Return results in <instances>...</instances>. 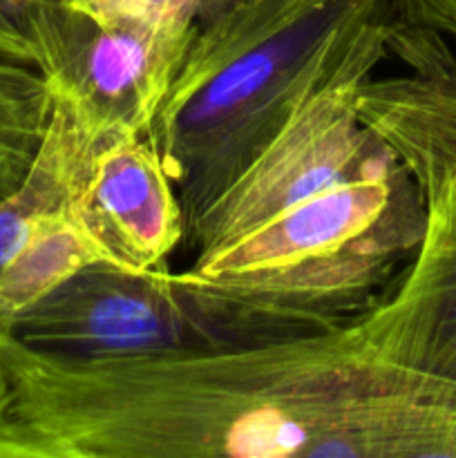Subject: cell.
Instances as JSON below:
<instances>
[{"label":"cell","instance_id":"1","mask_svg":"<svg viewBox=\"0 0 456 458\" xmlns=\"http://www.w3.org/2000/svg\"><path fill=\"white\" fill-rule=\"evenodd\" d=\"M3 458H456V387L322 334L65 358L0 334Z\"/></svg>","mask_w":456,"mask_h":458},{"label":"cell","instance_id":"2","mask_svg":"<svg viewBox=\"0 0 456 458\" xmlns=\"http://www.w3.org/2000/svg\"><path fill=\"white\" fill-rule=\"evenodd\" d=\"M427 222L402 164L338 183L192 259L174 282L219 344L351 325L392 291Z\"/></svg>","mask_w":456,"mask_h":458},{"label":"cell","instance_id":"3","mask_svg":"<svg viewBox=\"0 0 456 458\" xmlns=\"http://www.w3.org/2000/svg\"><path fill=\"white\" fill-rule=\"evenodd\" d=\"M389 18L387 0H226L197 22L148 132L186 228Z\"/></svg>","mask_w":456,"mask_h":458},{"label":"cell","instance_id":"4","mask_svg":"<svg viewBox=\"0 0 456 458\" xmlns=\"http://www.w3.org/2000/svg\"><path fill=\"white\" fill-rule=\"evenodd\" d=\"M387 56V34L313 89L275 137L186 228L195 258L338 183L393 168L398 157L360 119L358 89Z\"/></svg>","mask_w":456,"mask_h":458},{"label":"cell","instance_id":"5","mask_svg":"<svg viewBox=\"0 0 456 458\" xmlns=\"http://www.w3.org/2000/svg\"><path fill=\"white\" fill-rule=\"evenodd\" d=\"M12 334L40 352L83 360L222 347L168 264L148 271L88 264L27 309Z\"/></svg>","mask_w":456,"mask_h":458},{"label":"cell","instance_id":"6","mask_svg":"<svg viewBox=\"0 0 456 458\" xmlns=\"http://www.w3.org/2000/svg\"><path fill=\"white\" fill-rule=\"evenodd\" d=\"M195 27L168 21L98 25L58 4L40 72L54 98L97 137L148 134Z\"/></svg>","mask_w":456,"mask_h":458},{"label":"cell","instance_id":"7","mask_svg":"<svg viewBox=\"0 0 456 458\" xmlns=\"http://www.w3.org/2000/svg\"><path fill=\"white\" fill-rule=\"evenodd\" d=\"M67 206L103 262L128 271L165 264L186 237L173 177L148 134L101 139L89 150Z\"/></svg>","mask_w":456,"mask_h":458},{"label":"cell","instance_id":"8","mask_svg":"<svg viewBox=\"0 0 456 458\" xmlns=\"http://www.w3.org/2000/svg\"><path fill=\"white\" fill-rule=\"evenodd\" d=\"M420 191L423 240L360 325L383 360L456 387V177L432 179Z\"/></svg>","mask_w":456,"mask_h":458},{"label":"cell","instance_id":"9","mask_svg":"<svg viewBox=\"0 0 456 458\" xmlns=\"http://www.w3.org/2000/svg\"><path fill=\"white\" fill-rule=\"evenodd\" d=\"M387 56L405 65L358 89L360 119L387 143L418 186L456 177V47L445 36L389 18Z\"/></svg>","mask_w":456,"mask_h":458},{"label":"cell","instance_id":"10","mask_svg":"<svg viewBox=\"0 0 456 458\" xmlns=\"http://www.w3.org/2000/svg\"><path fill=\"white\" fill-rule=\"evenodd\" d=\"M101 139L80 123L70 106L54 98L52 123L21 188L0 197V276L34 235L40 219L70 201L89 150Z\"/></svg>","mask_w":456,"mask_h":458},{"label":"cell","instance_id":"11","mask_svg":"<svg viewBox=\"0 0 456 458\" xmlns=\"http://www.w3.org/2000/svg\"><path fill=\"white\" fill-rule=\"evenodd\" d=\"M67 204L40 219L34 235L0 276V334H12L27 309L80 268L103 262Z\"/></svg>","mask_w":456,"mask_h":458},{"label":"cell","instance_id":"12","mask_svg":"<svg viewBox=\"0 0 456 458\" xmlns=\"http://www.w3.org/2000/svg\"><path fill=\"white\" fill-rule=\"evenodd\" d=\"M54 112V94L38 67L0 56V197L30 174Z\"/></svg>","mask_w":456,"mask_h":458},{"label":"cell","instance_id":"13","mask_svg":"<svg viewBox=\"0 0 456 458\" xmlns=\"http://www.w3.org/2000/svg\"><path fill=\"white\" fill-rule=\"evenodd\" d=\"M54 12V0H0V56L40 67Z\"/></svg>","mask_w":456,"mask_h":458},{"label":"cell","instance_id":"14","mask_svg":"<svg viewBox=\"0 0 456 458\" xmlns=\"http://www.w3.org/2000/svg\"><path fill=\"white\" fill-rule=\"evenodd\" d=\"M54 3L98 25L123 21H168L188 25L173 16V0H54Z\"/></svg>","mask_w":456,"mask_h":458},{"label":"cell","instance_id":"15","mask_svg":"<svg viewBox=\"0 0 456 458\" xmlns=\"http://www.w3.org/2000/svg\"><path fill=\"white\" fill-rule=\"evenodd\" d=\"M387 4L398 21L436 31L456 45V0H387Z\"/></svg>","mask_w":456,"mask_h":458}]
</instances>
